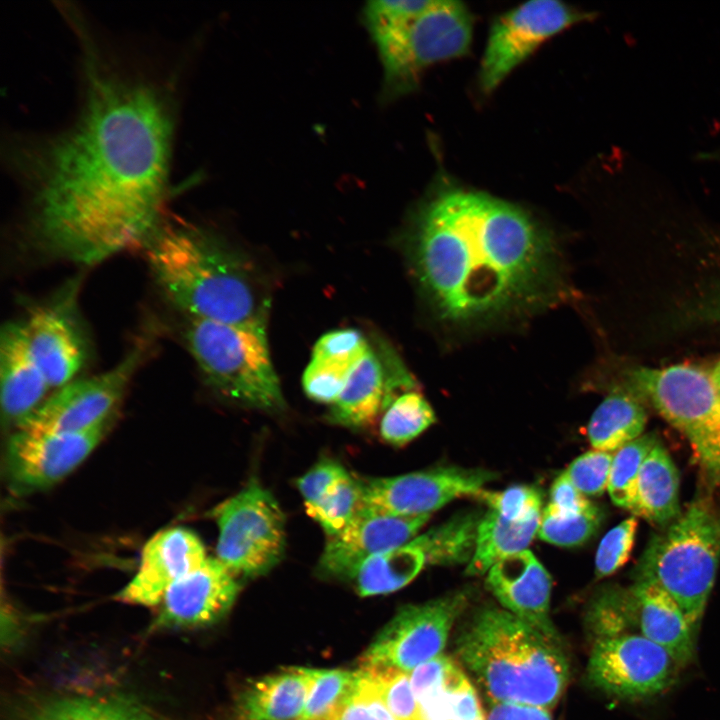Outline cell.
Instances as JSON below:
<instances>
[{
    "label": "cell",
    "instance_id": "obj_1",
    "mask_svg": "<svg viewBox=\"0 0 720 720\" xmlns=\"http://www.w3.org/2000/svg\"><path fill=\"white\" fill-rule=\"evenodd\" d=\"M76 25L83 93L75 119L8 151L42 245L93 265L147 243L161 227L177 95L168 79L128 64Z\"/></svg>",
    "mask_w": 720,
    "mask_h": 720
},
{
    "label": "cell",
    "instance_id": "obj_2",
    "mask_svg": "<svg viewBox=\"0 0 720 720\" xmlns=\"http://www.w3.org/2000/svg\"><path fill=\"white\" fill-rule=\"evenodd\" d=\"M409 232L418 282L449 324L526 315L561 295L553 236L515 204L438 180L417 206Z\"/></svg>",
    "mask_w": 720,
    "mask_h": 720
},
{
    "label": "cell",
    "instance_id": "obj_3",
    "mask_svg": "<svg viewBox=\"0 0 720 720\" xmlns=\"http://www.w3.org/2000/svg\"><path fill=\"white\" fill-rule=\"evenodd\" d=\"M147 244L153 276L189 319L240 323L266 319L245 264L214 237L190 224L161 225Z\"/></svg>",
    "mask_w": 720,
    "mask_h": 720
},
{
    "label": "cell",
    "instance_id": "obj_4",
    "mask_svg": "<svg viewBox=\"0 0 720 720\" xmlns=\"http://www.w3.org/2000/svg\"><path fill=\"white\" fill-rule=\"evenodd\" d=\"M457 654L493 703L551 709L569 665L560 642L507 610H479L457 639Z\"/></svg>",
    "mask_w": 720,
    "mask_h": 720
},
{
    "label": "cell",
    "instance_id": "obj_5",
    "mask_svg": "<svg viewBox=\"0 0 720 720\" xmlns=\"http://www.w3.org/2000/svg\"><path fill=\"white\" fill-rule=\"evenodd\" d=\"M363 20L383 68V95L414 90L424 70L468 53L473 16L459 1H371Z\"/></svg>",
    "mask_w": 720,
    "mask_h": 720
},
{
    "label": "cell",
    "instance_id": "obj_6",
    "mask_svg": "<svg viewBox=\"0 0 720 720\" xmlns=\"http://www.w3.org/2000/svg\"><path fill=\"white\" fill-rule=\"evenodd\" d=\"M720 559V514L694 501L649 541L634 576L666 591L697 627L714 585Z\"/></svg>",
    "mask_w": 720,
    "mask_h": 720
},
{
    "label": "cell",
    "instance_id": "obj_7",
    "mask_svg": "<svg viewBox=\"0 0 720 720\" xmlns=\"http://www.w3.org/2000/svg\"><path fill=\"white\" fill-rule=\"evenodd\" d=\"M185 339L201 372L223 395L263 411L284 410L266 319L240 323L189 319Z\"/></svg>",
    "mask_w": 720,
    "mask_h": 720
},
{
    "label": "cell",
    "instance_id": "obj_8",
    "mask_svg": "<svg viewBox=\"0 0 720 720\" xmlns=\"http://www.w3.org/2000/svg\"><path fill=\"white\" fill-rule=\"evenodd\" d=\"M628 376L632 390L685 435L704 471L720 484V393L710 370L672 365Z\"/></svg>",
    "mask_w": 720,
    "mask_h": 720
},
{
    "label": "cell",
    "instance_id": "obj_9",
    "mask_svg": "<svg viewBox=\"0 0 720 720\" xmlns=\"http://www.w3.org/2000/svg\"><path fill=\"white\" fill-rule=\"evenodd\" d=\"M219 537L217 559L238 578L268 573L286 546L285 515L272 493L256 480L211 512Z\"/></svg>",
    "mask_w": 720,
    "mask_h": 720
},
{
    "label": "cell",
    "instance_id": "obj_10",
    "mask_svg": "<svg viewBox=\"0 0 720 720\" xmlns=\"http://www.w3.org/2000/svg\"><path fill=\"white\" fill-rule=\"evenodd\" d=\"M593 13L556 0H532L499 16L492 24L479 70V85L486 94L544 41Z\"/></svg>",
    "mask_w": 720,
    "mask_h": 720
},
{
    "label": "cell",
    "instance_id": "obj_11",
    "mask_svg": "<svg viewBox=\"0 0 720 720\" xmlns=\"http://www.w3.org/2000/svg\"><path fill=\"white\" fill-rule=\"evenodd\" d=\"M681 668L661 646L641 634L626 633L594 640L587 674L605 693L639 701L669 689Z\"/></svg>",
    "mask_w": 720,
    "mask_h": 720
},
{
    "label": "cell",
    "instance_id": "obj_12",
    "mask_svg": "<svg viewBox=\"0 0 720 720\" xmlns=\"http://www.w3.org/2000/svg\"><path fill=\"white\" fill-rule=\"evenodd\" d=\"M468 599L466 591H456L400 608L370 645L362 666L394 667L410 673L438 657Z\"/></svg>",
    "mask_w": 720,
    "mask_h": 720
},
{
    "label": "cell",
    "instance_id": "obj_13",
    "mask_svg": "<svg viewBox=\"0 0 720 720\" xmlns=\"http://www.w3.org/2000/svg\"><path fill=\"white\" fill-rule=\"evenodd\" d=\"M145 352L134 348L113 368L73 380L44 401L17 427L35 432L73 433L107 423Z\"/></svg>",
    "mask_w": 720,
    "mask_h": 720
},
{
    "label": "cell",
    "instance_id": "obj_14",
    "mask_svg": "<svg viewBox=\"0 0 720 720\" xmlns=\"http://www.w3.org/2000/svg\"><path fill=\"white\" fill-rule=\"evenodd\" d=\"M496 474L479 468L437 467L360 480L362 505L395 516L430 515L465 495L478 496Z\"/></svg>",
    "mask_w": 720,
    "mask_h": 720
},
{
    "label": "cell",
    "instance_id": "obj_15",
    "mask_svg": "<svg viewBox=\"0 0 720 720\" xmlns=\"http://www.w3.org/2000/svg\"><path fill=\"white\" fill-rule=\"evenodd\" d=\"M106 424L73 432L20 430L8 440L5 466L17 493L48 488L77 468L101 441Z\"/></svg>",
    "mask_w": 720,
    "mask_h": 720
},
{
    "label": "cell",
    "instance_id": "obj_16",
    "mask_svg": "<svg viewBox=\"0 0 720 720\" xmlns=\"http://www.w3.org/2000/svg\"><path fill=\"white\" fill-rule=\"evenodd\" d=\"M429 518L390 515L361 504L341 531L327 536L317 571L321 577L351 580L369 558L410 542Z\"/></svg>",
    "mask_w": 720,
    "mask_h": 720
},
{
    "label": "cell",
    "instance_id": "obj_17",
    "mask_svg": "<svg viewBox=\"0 0 720 720\" xmlns=\"http://www.w3.org/2000/svg\"><path fill=\"white\" fill-rule=\"evenodd\" d=\"M239 590V578L217 558L207 557L169 587L155 625L191 628L211 624L229 611Z\"/></svg>",
    "mask_w": 720,
    "mask_h": 720
},
{
    "label": "cell",
    "instance_id": "obj_18",
    "mask_svg": "<svg viewBox=\"0 0 720 720\" xmlns=\"http://www.w3.org/2000/svg\"><path fill=\"white\" fill-rule=\"evenodd\" d=\"M207 559L199 537L182 527L163 529L144 545L134 577L118 593V600L139 606H158L178 579Z\"/></svg>",
    "mask_w": 720,
    "mask_h": 720
},
{
    "label": "cell",
    "instance_id": "obj_19",
    "mask_svg": "<svg viewBox=\"0 0 720 720\" xmlns=\"http://www.w3.org/2000/svg\"><path fill=\"white\" fill-rule=\"evenodd\" d=\"M414 388L415 380L397 357L390 354L384 361L370 348L351 371L328 419L345 427H366L397 397L398 390Z\"/></svg>",
    "mask_w": 720,
    "mask_h": 720
},
{
    "label": "cell",
    "instance_id": "obj_20",
    "mask_svg": "<svg viewBox=\"0 0 720 720\" xmlns=\"http://www.w3.org/2000/svg\"><path fill=\"white\" fill-rule=\"evenodd\" d=\"M486 583L507 611L560 642L549 614L551 577L531 551L497 562L488 571Z\"/></svg>",
    "mask_w": 720,
    "mask_h": 720
},
{
    "label": "cell",
    "instance_id": "obj_21",
    "mask_svg": "<svg viewBox=\"0 0 720 720\" xmlns=\"http://www.w3.org/2000/svg\"><path fill=\"white\" fill-rule=\"evenodd\" d=\"M31 352L49 386L61 388L81 370L85 344L71 313L63 304L31 311L23 322Z\"/></svg>",
    "mask_w": 720,
    "mask_h": 720
},
{
    "label": "cell",
    "instance_id": "obj_22",
    "mask_svg": "<svg viewBox=\"0 0 720 720\" xmlns=\"http://www.w3.org/2000/svg\"><path fill=\"white\" fill-rule=\"evenodd\" d=\"M1 409L18 426L43 402L49 383L28 344L23 322L3 326L0 337Z\"/></svg>",
    "mask_w": 720,
    "mask_h": 720
},
{
    "label": "cell",
    "instance_id": "obj_23",
    "mask_svg": "<svg viewBox=\"0 0 720 720\" xmlns=\"http://www.w3.org/2000/svg\"><path fill=\"white\" fill-rule=\"evenodd\" d=\"M636 602L637 631L664 648L683 668L696 655L698 627L662 588L646 581L630 587Z\"/></svg>",
    "mask_w": 720,
    "mask_h": 720
},
{
    "label": "cell",
    "instance_id": "obj_24",
    "mask_svg": "<svg viewBox=\"0 0 720 720\" xmlns=\"http://www.w3.org/2000/svg\"><path fill=\"white\" fill-rule=\"evenodd\" d=\"M630 511L657 525L679 517V473L658 441L643 461Z\"/></svg>",
    "mask_w": 720,
    "mask_h": 720
},
{
    "label": "cell",
    "instance_id": "obj_25",
    "mask_svg": "<svg viewBox=\"0 0 720 720\" xmlns=\"http://www.w3.org/2000/svg\"><path fill=\"white\" fill-rule=\"evenodd\" d=\"M310 668H291L252 684L242 697L249 720H300L307 700Z\"/></svg>",
    "mask_w": 720,
    "mask_h": 720
},
{
    "label": "cell",
    "instance_id": "obj_26",
    "mask_svg": "<svg viewBox=\"0 0 720 720\" xmlns=\"http://www.w3.org/2000/svg\"><path fill=\"white\" fill-rule=\"evenodd\" d=\"M646 421L640 396L631 389L615 388L593 412L588 439L596 450L615 452L642 436Z\"/></svg>",
    "mask_w": 720,
    "mask_h": 720
},
{
    "label": "cell",
    "instance_id": "obj_27",
    "mask_svg": "<svg viewBox=\"0 0 720 720\" xmlns=\"http://www.w3.org/2000/svg\"><path fill=\"white\" fill-rule=\"evenodd\" d=\"M540 518L514 522L488 510L478 526L475 551L466 573L484 574L500 560L526 550L538 532Z\"/></svg>",
    "mask_w": 720,
    "mask_h": 720
},
{
    "label": "cell",
    "instance_id": "obj_28",
    "mask_svg": "<svg viewBox=\"0 0 720 720\" xmlns=\"http://www.w3.org/2000/svg\"><path fill=\"white\" fill-rule=\"evenodd\" d=\"M425 564V555L410 541L369 558L351 580L363 597L387 594L410 583Z\"/></svg>",
    "mask_w": 720,
    "mask_h": 720
},
{
    "label": "cell",
    "instance_id": "obj_29",
    "mask_svg": "<svg viewBox=\"0 0 720 720\" xmlns=\"http://www.w3.org/2000/svg\"><path fill=\"white\" fill-rule=\"evenodd\" d=\"M482 516L478 511L458 513L411 541L423 552L428 564L469 563L475 551Z\"/></svg>",
    "mask_w": 720,
    "mask_h": 720
},
{
    "label": "cell",
    "instance_id": "obj_30",
    "mask_svg": "<svg viewBox=\"0 0 720 720\" xmlns=\"http://www.w3.org/2000/svg\"><path fill=\"white\" fill-rule=\"evenodd\" d=\"M30 720H152L135 703L119 697L66 696L41 705Z\"/></svg>",
    "mask_w": 720,
    "mask_h": 720
},
{
    "label": "cell",
    "instance_id": "obj_31",
    "mask_svg": "<svg viewBox=\"0 0 720 720\" xmlns=\"http://www.w3.org/2000/svg\"><path fill=\"white\" fill-rule=\"evenodd\" d=\"M435 420L431 405L420 393L403 392L384 410L380 435L387 443L402 446L419 436Z\"/></svg>",
    "mask_w": 720,
    "mask_h": 720
},
{
    "label": "cell",
    "instance_id": "obj_32",
    "mask_svg": "<svg viewBox=\"0 0 720 720\" xmlns=\"http://www.w3.org/2000/svg\"><path fill=\"white\" fill-rule=\"evenodd\" d=\"M594 640L626 633H638L636 602L631 588L609 587L599 592L587 613Z\"/></svg>",
    "mask_w": 720,
    "mask_h": 720
},
{
    "label": "cell",
    "instance_id": "obj_33",
    "mask_svg": "<svg viewBox=\"0 0 720 720\" xmlns=\"http://www.w3.org/2000/svg\"><path fill=\"white\" fill-rule=\"evenodd\" d=\"M359 671L310 668L305 709L300 720H329L355 689Z\"/></svg>",
    "mask_w": 720,
    "mask_h": 720
},
{
    "label": "cell",
    "instance_id": "obj_34",
    "mask_svg": "<svg viewBox=\"0 0 720 720\" xmlns=\"http://www.w3.org/2000/svg\"><path fill=\"white\" fill-rule=\"evenodd\" d=\"M656 442L653 434H646L615 451L608 483V492L615 505L631 510L641 466Z\"/></svg>",
    "mask_w": 720,
    "mask_h": 720
},
{
    "label": "cell",
    "instance_id": "obj_35",
    "mask_svg": "<svg viewBox=\"0 0 720 720\" xmlns=\"http://www.w3.org/2000/svg\"><path fill=\"white\" fill-rule=\"evenodd\" d=\"M362 504L360 480L349 473L335 482L322 499L307 513L317 521L327 536L341 531Z\"/></svg>",
    "mask_w": 720,
    "mask_h": 720
},
{
    "label": "cell",
    "instance_id": "obj_36",
    "mask_svg": "<svg viewBox=\"0 0 720 720\" xmlns=\"http://www.w3.org/2000/svg\"><path fill=\"white\" fill-rule=\"evenodd\" d=\"M601 520L602 512L593 503L577 513H560L546 506L537 534L543 541L557 546H578L597 531Z\"/></svg>",
    "mask_w": 720,
    "mask_h": 720
},
{
    "label": "cell",
    "instance_id": "obj_37",
    "mask_svg": "<svg viewBox=\"0 0 720 720\" xmlns=\"http://www.w3.org/2000/svg\"><path fill=\"white\" fill-rule=\"evenodd\" d=\"M379 697L399 720H416L417 700L409 673L394 667L362 666Z\"/></svg>",
    "mask_w": 720,
    "mask_h": 720
},
{
    "label": "cell",
    "instance_id": "obj_38",
    "mask_svg": "<svg viewBox=\"0 0 720 720\" xmlns=\"http://www.w3.org/2000/svg\"><path fill=\"white\" fill-rule=\"evenodd\" d=\"M371 347L357 329L345 328L322 335L312 350L311 359L355 367Z\"/></svg>",
    "mask_w": 720,
    "mask_h": 720
},
{
    "label": "cell",
    "instance_id": "obj_39",
    "mask_svg": "<svg viewBox=\"0 0 720 720\" xmlns=\"http://www.w3.org/2000/svg\"><path fill=\"white\" fill-rule=\"evenodd\" d=\"M478 496L490 510L510 521L524 522L541 516V494L530 486L517 485L500 492L483 490Z\"/></svg>",
    "mask_w": 720,
    "mask_h": 720
},
{
    "label": "cell",
    "instance_id": "obj_40",
    "mask_svg": "<svg viewBox=\"0 0 720 720\" xmlns=\"http://www.w3.org/2000/svg\"><path fill=\"white\" fill-rule=\"evenodd\" d=\"M637 519L631 516L613 527L602 538L595 556V575L601 579L619 570L633 548Z\"/></svg>",
    "mask_w": 720,
    "mask_h": 720
},
{
    "label": "cell",
    "instance_id": "obj_41",
    "mask_svg": "<svg viewBox=\"0 0 720 720\" xmlns=\"http://www.w3.org/2000/svg\"><path fill=\"white\" fill-rule=\"evenodd\" d=\"M613 455L596 449L588 451L574 459L564 473L583 495H601L608 489Z\"/></svg>",
    "mask_w": 720,
    "mask_h": 720
},
{
    "label": "cell",
    "instance_id": "obj_42",
    "mask_svg": "<svg viewBox=\"0 0 720 720\" xmlns=\"http://www.w3.org/2000/svg\"><path fill=\"white\" fill-rule=\"evenodd\" d=\"M353 368L311 359L302 377L306 395L314 401L332 405L343 391Z\"/></svg>",
    "mask_w": 720,
    "mask_h": 720
},
{
    "label": "cell",
    "instance_id": "obj_43",
    "mask_svg": "<svg viewBox=\"0 0 720 720\" xmlns=\"http://www.w3.org/2000/svg\"><path fill=\"white\" fill-rule=\"evenodd\" d=\"M359 671L357 685L329 720H399L383 703L370 681Z\"/></svg>",
    "mask_w": 720,
    "mask_h": 720
},
{
    "label": "cell",
    "instance_id": "obj_44",
    "mask_svg": "<svg viewBox=\"0 0 720 720\" xmlns=\"http://www.w3.org/2000/svg\"><path fill=\"white\" fill-rule=\"evenodd\" d=\"M348 472L338 462L323 459L297 479V487L304 499L305 508L315 506L329 488Z\"/></svg>",
    "mask_w": 720,
    "mask_h": 720
},
{
    "label": "cell",
    "instance_id": "obj_45",
    "mask_svg": "<svg viewBox=\"0 0 720 720\" xmlns=\"http://www.w3.org/2000/svg\"><path fill=\"white\" fill-rule=\"evenodd\" d=\"M449 694L455 720H477L484 715L477 693L463 671L450 683Z\"/></svg>",
    "mask_w": 720,
    "mask_h": 720
},
{
    "label": "cell",
    "instance_id": "obj_46",
    "mask_svg": "<svg viewBox=\"0 0 720 720\" xmlns=\"http://www.w3.org/2000/svg\"><path fill=\"white\" fill-rule=\"evenodd\" d=\"M452 680L444 686L430 689L416 697V720H455L449 694Z\"/></svg>",
    "mask_w": 720,
    "mask_h": 720
},
{
    "label": "cell",
    "instance_id": "obj_47",
    "mask_svg": "<svg viewBox=\"0 0 720 720\" xmlns=\"http://www.w3.org/2000/svg\"><path fill=\"white\" fill-rule=\"evenodd\" d=\"M590 502L563 472L553 482L548 508L560 513H577L587 509Z\"/></svg>",
    "mask_w": 720,
    "mask_h": 720
},
{
    "label": "cell",
    "instance_id": "obj_48",
    "mask_svg": "<svg viewBox=\"0 0 720 720\" xmlns=\"http://www.w3.org/2000/svg\"><path fill=\"white\" fill-rule=\"evenodd\" d=\"M486 720H552L547 709L535 706L493 703Z\"/></svg>",
    "mask_w": 720,
    "mask_h": 720
},
{
    "label": "cell",
    "instance_id": "obj_49",
    "mask_svg": "<svg viewBox=\"0 0 720 720\" xmlns=\"http://www.w3.org/2000/svg\"><path fill=\"white\" fill-rule=\"evenodd\" d=\"M711 376L713 378V381L720 393V360L714 365V367L710 370Z\"/></svg>",
    "mask_w": 720,
    "mask_h": 720
},
{
    "label": "cell",
    "instance_id": "obj_50",
    "mask_svg": "<svg viewBox=\"0 0 720 720\" xmlns=\"http://www.w3.org/2000/svg\"><path fill=\"white\" fill-rule=\"evenodd\" d=\"M716 311H717V313L720 314V300H719L718 303L716 304Z\"/></svg>",
    "mask_w": 720,
    "mask_h": 720
},
{
    "label": "cell",
    "instance_id": "obj_51",
    "mask_svg": "<svg viewBox=\"0 0 720 720\" xmlns=\"http://www.w3.org/2000/svg\"><path fill=\"white\" fill-rule=\"evenodd\" d=\"M713 157H714L715 159L720 160V152H718L717 155H714Z\"/></svg>",
    "mask_w": 720,
    "mask_h": 720
},
{
    "label": "cell",
    "instance_id": "obj_52",
    "mask_svg": "<svg viewBox=\"0 0 720 720\" xmlns=\"http://www.w3.org/2000/svg\"><path fill=\"white\" fill-rule=\"evenodd\" d=\"M477 720H486V718H485V716L483 715V716L479 717Z\"/></svg>",
    "mask_w": 720,
    "mask_h": 720
}]
</instances>
